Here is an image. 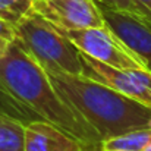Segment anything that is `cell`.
<instances>
[{
    "instance_id": "cell-8",
    "label": "cell",
    "mask_w": 151,
    "mask_h": 151,
    "mask_svg": "<svg viewBox=\"0 0 151 151\" xmlns=\"http://www.w3.org/2000/svg\"><path fill=\"white\" fill-rule=\"evenodd\" d=\"M84 147L78 138L44 119L25 123L24 151H79Z\"/></svg>"
},
{
    "instance_id": "cell-18",
    "label": "cell",
    "mask_w": 151,
    "mask_h": 151,
    "mask_svg": "<svg viewBox=\"0 0 151 151\" xmlns=\"http://www.w3.org/2000/svg\"><path fill=\"white\" fill-rule=\"evenodd\" d=\"M116 151H119V150H116Z\"/></svg>"
},
{
    "instance_id": "cell-12",
    "label": "cell",
    "mask_w": 151,
    "mask_h": 151,
    "mask_svg": "<svg viewBox=\"0 0 151 151\" xmlns=\"http://www.w3.org/2000/svg\"><path fill=\"white\" fill-rule=\"evenodd\" d=\"M34 0H0V19L16 25L21 19L32 13Z\"/></svg>"
},
{
    "instance_id": "cell-6",
    "label": "cell",
    "mask_w": 151,
    "mask_h": 151,
    "mask_svg": "<svg viewBox=\"0 0 151 151\" xmlns=\"http://www.w3.org/2000/svg\"><path fill=\"white\" fill-rule=\"evenodd\" d=\"M32 12L60 31H75L104 25L96 0H34Z\"/></svg>"
},
{
    "instance_id": "cell-3",
    "label": "cell",
    "mask_w": 151,
    "mask_h": 151,
    "mask_svg": "<svg viewBox=\"0 0 151 151\" xmlns=\"http://www.w3.org/2000/svg\"><path fill=\"white\" fill-rule=\"evenodd\" d=\"M16 43L22 46L44 70L82 75L78 50L63 31L37 13H29L16 25Z\"/></svg>"
},
{
    "instance_id": "cell-1",
    "label": "cell",
    "mask_w": 151,
    "mask_h": 151,
    "mask_svg": "<svg viewBox=\"0 0 151 151\" xmlns=\"http://www.w3.org/2000/svg\"><path fill=\"white\" fill-rule=\"evenodd\" d=\"M0 81L40 119L59 126L87 147L100 150V138L54 90L49 75L22 46L13 41L0 57Z\"/></svg>"
},
{
    "instance_id": "cell-4",
    "label": "cell",
    "mask_w": 151,
    "mask_h": 151,
    "mask_svg": "<svg viewBox=\"0 0 151 151\" xmlns=\"http://www.w3.org/2000/svg\"><path fill=\"white\" fill-rule=\"evenodd\" d=\"M69 41L87 56L119 69L148 70L144 60L107 25L63 31Z\"/></svg>"
},
{
    "instance_id": "cell-15",
    "label": "cell",
    "mask_w": 151,
    "mask_h": 151,
    "mask_svg": "<svg viewBox=\"0 0 151 151\" xmlns=\"http://www.w3.org/2000/svg\"><path fill=\"white\" fill-rule=\"evenodd\" d=\"M12 43H13V41H9V40L0 37V57H3V56L7 53V50H9V47H10Z\"/></svg>"
},
{
    "instance_id": "cell-14",
    "label": "cell",
    "mask_w": 151,
    "mask_h": 151,
    "mask_svg": "<svg viewBox=\"0 0 151 151\" xmlns=\"http://www.w3.org/2000/svg\"><path fill=\"white\" fill-rule=\"evenodd\" d=\"M134 4L137 12H139L151 21V0H134Z\"/></svg>"
},
{
    "instance_id": "cell-5",
    "label": "cell",
    "mask_w": 151,
    "mask_h": 151,
    "mask_svg": "<svg viewBox=\"0 0 151 151\" xmlns=\"http://www.w3.org/2000/svg\"><path fill=\"white\" fill-rule=\"evenodd\" d=\"M82 75L104 84L114 91L151 107V72L139 69H119L79 53Z\"/></svg>"
},
{
    "instance_id": "cell-11",
    "label": "cell",
    "mask_w": 151,
    "mask_h": 151,
    "mask_svg": "<svg viewBox=\"0 0 151 151\" xmlns=\"http://www.w3.org/2000/svg\"><path fill=\"white\" fill-rule=\"evenodd\" d=\"M0 113L9 114L12 117H16L22 120L24 123H28L31 120L40 119L28 106H25L22 101H19L0 81Z\"/></svg>"
},
{
    "instance_id": "cell-2",
    "label": "cell",
    "mask_w": 151,
    "mask_h": 151,
    "mask_svg": "<svg viewBox=\"0 0 151 151\" xmlns=\"http://www.w3.org/2000/svg\"><path fill=\"white\" fill-rule=\"evenodd\" d=\"M56 93L97 134L100 141L151 126V107L84 75L46 70Z\"/></svg>"
},
{
    "instance_id": "cell-7",
    "label": "cell",
    "mask_w": 151,
    "mask_h": 151,
    "mask_svg": "<svg viewBox=\"0 0 151 151\" xmlns=\"http://www.w3.org/2000/svg\"><path fill=\"white\" fill-rule=\"evenodd\" d=\"M100 7L104 22L144 60L151 72V21L139 12Z\"/></svg>"
},
{
    "instance_id": "cell-10",
    "label": "cell",
    "mask_w": 151,
    "mask_h": 151,
    "mask_svg": "<svg viewBox=\"0 0 151 151\" xmlns=\"http://www.w3.org/2000/svg\"><path fill=\"white\" fill-rule=\"evenodd\" d=\"M25 123L0 113V151H24Z\"/></svg>"
},
{
    "instance_id": "cell-9",
    "label": "cell",
    "mask_w": 151,
    "mask_h": 151,
    "mask_svg": "<svg viewBox=\"0 0 151 151\" xmlns=\"http://www.w3.org/2000/svg\"><path fill=\"white\" fill-rule=\"evenodd\" d=\"M151 141V126L129 131L100 142V151H142Z\"/></svg>"
},
{
    "instance_id": "cell-13",
    "label": "cell",
    "mask_w": 151,
    "mask_h": 151,
    "mask_svg": "<svg viewBox=\"0 0 151 151\" xmlns=\"http://www.w3.org/2000/svg\"><path fill=\"white\" fill-rule=\"evenodd\" d=\"M100 6H106L110 9H117V10H131L137 12L134 0H96Z\"/></svg>"
},
{
    "instance_id": "cell-16",
    "label": "cell",
    "mask_w": 151,
    "mask_h": 151,
    "mask_svg": "<svg viewBox=\"0 0 151 151\" xmlns=\"http://www.w3.org/2000/svg\"><path fill=\"white\" fill-rule=\"evenodd\" d=\"M79 151H100V150L96 148V147H84L82 150H79Z\"/></svg>"
},
{
    "instance_id": "cell-17",
    "label": "cell",
    "mask_w": 151,
    "mask_h": 151,
    "mask_svg": "<svg viewBox=\"0 0 151 151\" xmlns=\"http://www.w3.org/2000/svg\"><path fill=\"white\" fill-rule=\"evenodd\" d=\"M142 151H151V141L147 144V145H145V148H144Z\"/></svg>"
}]
</instances>
